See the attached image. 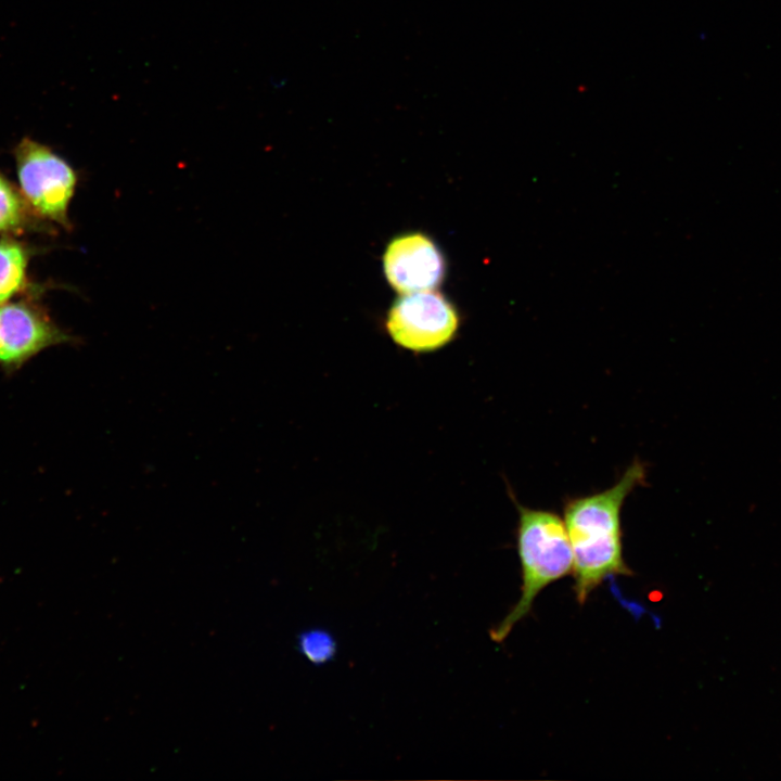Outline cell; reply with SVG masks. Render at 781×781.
<instances>
[{
  "label": "cell",
  "instance_id": "obj_5",
  "mask_svg": "<svg viewBox=\"0 0 781 781\" xmlns=\"http://www.w3.org/2000/svg\"><path fill=\"white\" fill-rule=\"evenodd\" d=\"M76 341L39 305L26 299L0 305V366L16 370L48 347Z\"/></svg>",
  "mask_w": 781,
  "mask_h": 781
},
{
  "label": "cell",
  "instance_id": "obj_2",
  "mask_svg": "<svg viewBox=\"0 0 781 781\" xmlns=\"http://www.w3.org/2000/svg\"><path fill=\"white\" fill-rule=\"evenodd\" d=\"M518 520L516 549L521 564V596L509 613L489 630L494 642L507 639L515 624L532 610L538 594L552 582L567 576L573 554L563 518L546 509L528 508L512 495Z\"/></svg>",
  "mask_w": 781,
  "mask_h": 781
},
{
  "label": "cell",
  "instance_id": "obj_8",
  "mask_svg": "<svg viewBox=\"0 0 781 781\" xmlns=\"http://www.w3.org/2000/svg\"><path fill=\"white\" fill-rule=\"evenodd\" d=\"M35 217L22 193L0 172V234L17 233L36 226Z\"/></svg>",
  "mask_w": 781,
  "mask_h": 781
},
{
  "label": "cell",
  "instance_id": "obj_4",
  "mask_svg": "<svg viewBox=\"0 0 781 781\" xmlns=\"http://www.w3.org/2000/svg\"><path fill=\"white\" fill-rule=\"evenodd\" d=\"M385 328L400 347L428 353L451 342L459 328V316L434 290L401 294L387 313Z\"/></svg>",
  "mask_w": 781,
  "mask_h": 781
},
{
  "label": "cell",
  "instance_id": "obj_1",
  "mask_svg": "<svg viewBox=\"0 0 781 781\" xmlns=\"http://www.w3.org/2000/svg\"><path fill=\"white\" fill-rule=\"evenodd\" d=\"M645 479V464L636 459L611 487L565 500L563 521L573 554L574 592L580 605L607 577L631 575L623 553L622 510Z\"/></svg>",
  "mask_w": 781,
  "mask_h": 781
},
{
  "label": "cell",
  "instance_id": "obj_6",
  "mask_svg": "<svg viewBox=\"0 0 781 781\" xmlns=\"http://www.w3.org/2000/svg\"><path fill=\"white\" fill-rule=\"evenodd\" d=\"M383 267L387 281L400 294L432 291L445 273L439 249L418 232L393 239L385 249Z\"/></svg>",
  "mask_w": 781,
  "mask_h": 781
},
{
  "label": "cell",
  "instance_id": "obj_9",
  "mask_svg": "<svg viewBox=\"0 0 781 781\" xmlns=\"http://www.w3.org/2000/svg\"><path fill=\"white\" fill-rule=\"evenodd\" d=\"M297 649L310 663L323 665L334 658L337 643L330 631L311 628L298 636Z\"/></svg>",
  "mask_w": 781,
  "mask_h": 781
},
{
  "label": "cell",
  "instance_id": "obj_7",
  "mask_svg": "<svg viewBox=\"0 0 781 781\" xmlns=\"http://www.w3.org/2000/svg\"><path fill=\"white\" fill-rule=\"evenodd\" d=\"M29 258L26 244L9 235L0 239V305L25 290Z\"/></svg>",
  "mask_w": 781,
  "mask_h": 781
},
{
  "label": "cell",
  "instance_id": "obj_3",
  "mask_svg": "<svg viewBox=\"0 0 781 781\" xmlns=\"http://www.w3.org/2000/svg\"><path fill=\"white\" fill-rule=\"evenodd\" d=\"M20 192L39 218L69 230V203L77 185L74 168L49 146L28 137L14 148Z\"/></svg>",
  "mask_w": 781,
  "mask_h": 781
}]
</instances>
